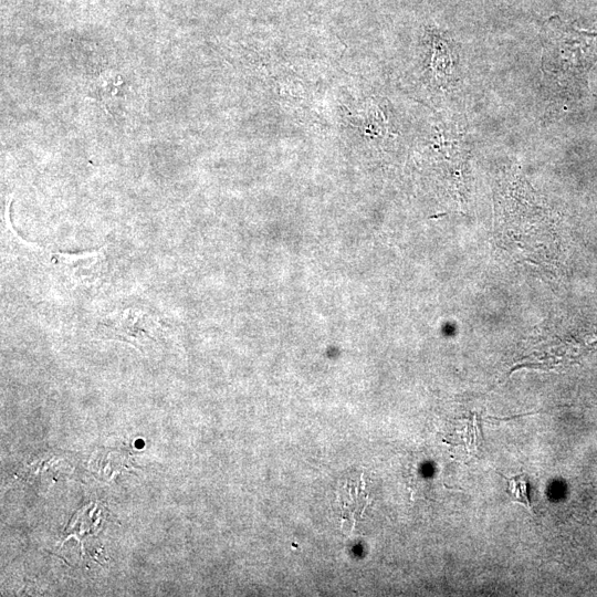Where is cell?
<instances>
[{"label":"cell","instance_id":"1","mask_svg":"<svg viewBox=\"0 0 597 597\" xmlns=\"http://www.w3.org/2000/svg\"><path fill=\"white\" fill-rule=\"evenodd\" d=\"M541 41V69L548 88L564 100L583 98L597 62V31L579 30L553 17L545 23Z\"/></svg>","mask_w":597,"mask_h":597},{"label":"cell","instance_id":"2","mask_svg":"<svg viewBox=\"0 0 597 597\" xmlns=\"http://www.w3.org/2000/svg\"><path fill=\"white\" fill-rule=\"evenodd\" d=\"M161 324L153 316L128 308L105 318L97 326L103 338L128 342L140 350L156 343Z\"/></svg>","mask_w":597,"mask_h":597},{"label":"cell","instance_id":"3","mask_svg":"<svg viewBox=\"0 0 597 597\" xmlns=\"http://www.w3.org/2000/svg\"><path fill=\"white\" fill-rule=\"evenodd\" d=\"M502 476L506 480V491L513 500L522 503L534 513L533 505L527 494V475L521 473L510 478L505 475Z\"/></svg>","mask_w":597,"mask_h":597},{"label":"cell","instance_id":"4","mask_svg":"<svg viewBox=\"0 0 597 597\" xmlns=\"http://www.w3.org/2000/svg\"><path fill=\"white\" fill-rule=\"evenodd\" d=\"M348 494L350 495L347 500L342 499V503L344 509L347 507L348 514H355L356 512H360L367 501H366V493L363 491V486L358 488L359 484L350 485L349 484Z\"/></svg>","mask_w":597,"mask_h":597}]
</instances>
